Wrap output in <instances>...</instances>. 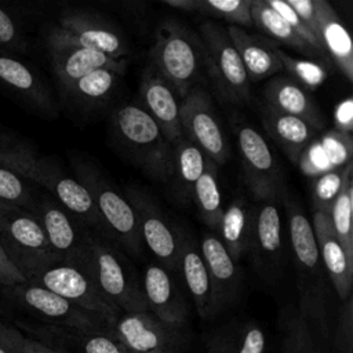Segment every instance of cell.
Returning <instances> with one entry per match:
<instances>
[{"instance_id": "6da1fadb", "label": "cell", "mask_w": 353, "mask_h": 353, "mask_svg": "<svg viewBox=\"0 0 353 353\" xmlns=\"http://www.w3.org/2000/svg\"><path fill=\"white\" fill-rule=\"evenodd\" d=\"M288 233L298 284V312L325 349L331 343V284L323 268L312 222L294 201L285 203Z\"/></svg>"}, {"instance_id": "7a4b0ae2", "label": "cell", "mask_w": 353, "mask_h": 353, "mask_svg": "<svg viewBox=\"0 0 353 353\" xmlns=\"http://www.w3.org/2000/svg\"><path fill=\"white\" fill-rule=\"evenodd\" d=\"M113 134L121 150L145 174L157 181L171 179L174 146L142 106L127 103L117 108Z\"/></svg>"}, {"instance_id": "3957f363", "label": "cell", "mask_w": 353, "mask_h": 353, "mask_svg": "<svg viewBox=\"0 0 353 353\" xmlns=\"http://www.w3.org/2000/svg\"><path fill=\"white\" fill-rule=\"evenodd\" d=\"M150 59L152 69L183 99L204 68L203 41L199 33L182 22L167 18L156 29Z\"/></svg>"}, {"instance_id": "277c9868", "label": "cell", "mask_w": 353, "mask_h": 353, "mask_svg": "<svg viewBox=\"0 0 353 353\" xmlns=\"http://www.w3.org/2000/svg\"><path fill=\"white\" fill-rule=\"evenodd\" d=\"M0 247L25 276L59 263L37 218L28 210L0 201Z\"/></svg>"}, {"instance_id": "5b68a950", "label": "cell", "mask_w": 353, "mask_h": 353, "mask_svg": "<svg viewBox=\"0 0 353 353\" xmlns=\"http://www.w3.org/2000/svg\"><path fill=\"white\" fill-rule=\"evenodd\" d=\"M90 277L106 301L121 313L148 310L142 285L127 259L116 247L95 234L91 239Z\"/></svg>"}, {"instance_id": "8992f818", "label": "cell", "mask_w": 353, "mask_h": 353, "mask_svg": "<svg viewBox=\"0 0 353 353\" xmlns=\"http://www.w3.org/2000/svg\"><path fill=\"white\" fill-rule=\"evenodd\" d=\"M199 36L204 47V68L218 97L232 103L248 102L250 80L226 28L205 21L200 25Z\"/></svg>"}, {"instance_id": "52a82bcc", "label": "cell", "mask_w": 353, "mask_h": 353, "mask_svg": "<svg viewBox=\"0 0 353 353\" xmlns=\"http://www.w3.org/2000/svg\"><path fill=\"white\" fill-rule=\"evenodd\" d=\"M74 171L77 181L90 193L109 237L121 244L128 252L134 255L142 254L143 243L130 201L92 165L76 164Z\"/></svg>"}, {"instance_id": "ba28073f", "label": "cell", "mask_w": 353, "mask_h": 353, "mask_svg": "<svg viewBox=\"0 0 353 353\" xmlns=\"http://www.w3.org/2000/svg\"><path fill=\"white\" fill-rule=\"evenodd\" d=\"M48 47H81L113 59H124L130 52L124 33L114 23L83 10H69L61 15L59 26L48 33Z\"/></svg>"}, {"instance_id": "9c48e42d", "label": "cell", "mask_w": 353, "mask_h": 353, "mask_svg": "<svg viewBox=\"0 0 353 353\" xmlns=\"http://www.w3.org/2000/svg\"><path fill=\"white\" fill-rule=\"evenodd\" d=\"M30 212L40 222L59 263L77 268L90 277L92 233L54 200L36 201Z\"/></svg>"}, {"instance_id": "30bf717a", "label": "cell", "mask_w": 353, "mask_h": 353, "mask_svg": "<svg viewBox=\"0 0 353 353\" xmlns=\"http://www.w3.org/2000/svg\"><path fill=\"white\" fill-rule=\"evenodd\" d=\"M17 170L30 182L46 188L55 197L57 203L83 225L101 229L109 237L90 193L77 179L66 176L57 164L47 159L36 157L30 150L18 164Z\"/></svg>"}, {"instance_id": "8fae6325", "label": "cell", "mask_w": 353, "mask_h": 353, "mask_svg": "<svg viewBox=\"0 0 353 353\" xmlns=\"http://www.w3.org/2000/svg\"><path fill=\"white\" fill-rule=\"evenodd\" d=\"M4 292L11 302L43 324L83 330H112L101 316L69 302L41 285L26 281L4 288Z\"/></svg>"}, {"instance_id": "7c38bea8", "label": "cell", "mask_w": 353, "mask_h": 353, "mask_svg": "<svg viewBox=\"0 0 353 353\" xmlns=\"http://www.w3.org/2000/svg\"><path fill=\"white\" fill-rule=\"evenodd\" d=\"M237 148L240 153L244 181L258 201H276L285 196L284 176L269 143L251 125H236Z\"/></svg>"}, {"instance_id": "4fadbf2b", "label": "cell", "mask_w": 353, "mask_h": 353, "mask_svg": "<svg viewBox=\"0 0 353 353\" xmlns=\"http://www.w3.org/2000/svg\"><path fill=\"white\" fill-rule=\"evenodd\" d=\"M183 135L192 141L218 167L229 159L230 149L226 135L215 114L208 92L201 85H194L179 106Z\"/></svg>"}, {"instance_id": "5bb4252c", "label": "cell", "mask_w": 353, "mask_h": 353, "mask_svg": "<svg viewBox=\"0 0 353 353\" xmlns=\"http://www.w3.org/2000/svg\"><path fill=\"white\" fill-rule=\"evenodd\" d=\"M313 32L324 52L341 73L353 80V44L350 34L327 0H285Z\"/></svg>"}, {"instance_id": "9a60e30c", "label": "cell", "mask_w": 353, "mask_h": 353, "mask_svg": "<svg viewBox=\"0 0 353 353\" xmlns=\"http://www.w3.org/2000/svg\"><path fill=\"white\" fill-rule=\"evenodd\" d=\"M112 331L128 353H181L188 343L185 327L168 324L149 310L121 313Z\"/></svg>"}, {"instance_id": "2e32d148", "label": "cell", "mask_w": 353, "mask_h": 353, "mask_svg": "<svg viewBox=\"0 0 353 353\" xmlns=\"http://www.w3.org/2000/svg\"><path fill=\"white\" fill-rule=\"evenodd\" d=\"M137 216L138 230L143 245L154 255L161 268L170 273L179 270V230L167 219L153 199L138 188L125 190Z\"/></svg>"}, {"instance_id": "e0dca14e", "label": "cell", "mask_w": 353, "mask_h": 353, "mask_svg": "<svg viewBox=\"0 0 353 353\" xmlns=\"http://www.w3.org/2000/svg\"><path fill=\"white\" fill-rule=\"evenodd\" d=\"M28 283L41 285L69 302L101 316L110 327L121 314L106 301L91 277L70 265L54 263L33 274Z\"/></svg>"}, {"instance_id": "ac0fdd59", "label": "cell", "mask_w": 353, "mask_h": 353, "mask_svg": "<svg viewBox=\"0 0 353 353\" xmlns=\"http://www.w3.org/2000/svg\"><path fill=\"white\" fill-rule=\"evenodd\" d=\"M200 252L204 259L212 290L214 317L232 307L243 288V276L219 237L214 233H203Z\"/></svg>"}, {"instance_id": "d6986e66", "label": "cell", "mask_w": 353, "mask_h": 353, "mask_svg": "<svg viewBox=\"0 0 353 353\" xmlns=\"http://www.w3.org/2000/svg\"><path fill=\"white\" fill-rule=\"evenodd\" d=\"M248 252L254 263L266 279H276L283 268L281 218L276 201L266 200L256 208L255 225Z\"/></svg>"}, {"instance_id": "ffe728a7", "label": "cell", "mask_w": 353, "mask_h": 353, "mask_svg": "<svg viewBox=\"0 0 353 353\" xmlns=\"http://www.w3.org/2000/svg\"><path fill=\"white\" fill-rule=\"evenodd\" d=\"M139 95L143 110L154 120L167 141L174 146L182 137L181 99L174 88L152 68L142 74Z\"/></svg>"}, {"instance_id": "44dd1931", "label": "cell", "mask_w": 353, "mask_h": 353, "mask_svg": "<svg viewBox=\"0 0 353 353\" xmlns=\"http://www.w3.org/2000/svg\"><path fill=\"white\" fill-rule=\"evenodd\" d=\"M33 334L47 346L59 353H128L113 331L83 330L55 325H32Z\"/></svg>"}, {"instance_id": "7402d4cb", "label": "cell", "mask_w": 353, "mask_h": 353, "mask_svg": "<svg viewBox=\"0 0 353 353\" xmlns=\"http://www.w3.org/2000/svg\"><path fill=\"white\" fill-rule=\"evenodd\" d=\"M142 291L150 313L168 324L186 325L188 303L168 270L157 263L146 266Z\"/></svg>"}, {"instance_id": "603a6c76", "label": "cell", "mask_w": 353, "mask_h": 353, "mask_svg": "<svg viewBox=\"0 0 353 353\" xmlns=\"http://www.w3.org/2000/svg\"><path fill=\"white\" fill-rule=\"evenodd\" d=\"M312 226L325 274L336 296L343 302L352 295L353 262L341 247L328 215L313 212Z\"/></svg>"}, {"instance_id": "cb8c5ba5", "label": "cell", "mask_w": 353, "mask_h": 353, "mask_svg": "<svg viewBox=\"0 0 353 353\" xmlns=\"http://www.w3.org/2000/svg\"><path fill=\"white\" fill-rule=\"evenodd\" d=\"M266 106L309 123L317 131L325 125V117L309 91L288 76L270 79L263 88Z\"/></svg>"}, {"instance_id": "d4e9b609", "label": "cell", "mask_w": 353, "mask_h": 353, "mask_svg": "<svg viewBox=\"0 0 353 353\" xmlns=\"http://www.w3.org/2000/svg\"><path fill=\"white\" fill-rule=\"evenodd\" d=\"M179 272L185 280L196 310L203 320L214 317L212 290L210 276L197 243L179 230Z\"/></svg>"}, {"instance_id": "484cf974", "label": "cell", "mask_w": 353, "mask_h": 353, "mask_svg": "<svg viewBox=\"0 0 353 353\" xmlns=\"http://www.w3.org/2000/svg\"><path fill=\"white\" fill-rule=\"evenodd\" d=\"M51 62L63 90L97 69H110L121 76L127 65L124 59H113L102 52L81 47L52 48Z\"/></svg>"}, {"instance_id": "4316f807", "label": "cell", "mask_w": 353, "mask_h": 353, "mask_svg": "<svg viewBox=\"0 0 353 353\" xmlns=\"http://www.w3.org/2000/svg\"><path fill=\"white\" fill-rule=\"evenodd\" d=\"M226 32L240 55L250 83L272 77L283 69L276 52L277 46L273 41L254 36L233 25H229Z\"/></svg>"}, {"instance_id": "83f0119b", "label": "cell", "mask_w": 353, "mask_h": 353, "mask_svg": "<svg viewBox=\"0 0 353 353\" xmlns=\"http://www.w3.org/2000/svg\"><path fill=\"white\" fill-rule=\"evenodd\" d=\"M207 353H266L268 336L254 320H230L207 338Z\"/></svg>"}, {"instance_id": "f1b7e54d", "label": "cell", "mask_w": 353, "mask_h": 353, "mask_svg": "<svg viewBox=\"0 0 353 353\" xmlns=\"http://www.w3.org/2000/svg\"><path fill=\"white\" fill-rule=\"evenodd\" d=\"M255 215L256 207L251 205L244 197L234 199L226 208H223L218 229L221 236L219 240L234 262L250 250Z\"/></svg>"}, {"instance_id": "f546056e", "label": "cell", "mask_w": 353, "mask_h": 353, "mask_svg": "<svg viewBox=\"0 0 353 353\" xmlns=\"http://www.w3.org/2000/svg\"><path fill=\"white\" fill-rule=\"evenodd\" d=\"M262 123L268 135L283 149L292 163H296L303 149L319 132L305 120L277 112L265 105Z\"/></svg>"}, {"instance_id": "4dcf8cb0", "label": "cell", "mask_w": 353, "mask_h": 353, "mask_svg": "<svg viewBox=\"0 0 353 353\" xmlns=\"http://www.w3.org/2000/svg\"><path fill=\"white\" fill-rule=\"evenodd\" d=\"M0 81L43 110H52V101L32 69L10 55L0 54Z\"/></svg>"}, {"instance_id": "1f68e13d", "label": "cell", "mask_w": 353, "mask_h": 353, "mask_svg": "<svg viewBox=\"0 0 353 353\" xmlns=\"http://www.w3.org/2000/svg\"><path fill=\"white\" fill-rule=\"evenodd\" d=\"M207 160L201 149L185 135L174 145V167L170 181L181 199H192L193 186L203 174Z\"/></svg>"}, {"instance_id": "d6a6232c", "label": "cell", "mask_w": 353, "mask_h": 353, "mask_svg": "<svg viewBox=\"0 0 353 353\" xmlns=\"http://www.w3.org/2000/svg\"><path fill=\"white\" fill-rule=\"evenodd\" d=\"M192 200L194 201L203 222L212 232L218 233L223 205L218 178V165L211 159L207 160L203 174L193 186Z\"/></svg>"}, {"instance_id": "836d02e7", "label": "cell", "mask_w": 353, "mask_h": 353, "mask_svg": "<svg viewBox=\"0 0 353 353\" xmlns=\"http://www.w3.org/2000/svg\"><path fill=\"white\" fill-rule=\"evenodd\" d=\"M251 19L265 34L270 36L276 41L288 46L306 57L321 58L307 43H305L290 26L288 23L272 10L265 0H251Z\"/></svg>"}, {"instance_id": "e575fe53", "label": "cell", "mask_w": 353, "mask_h": 353, "mask_svg": "<svg viewBox=\"0 0 353 353\" xmlns=\"http://www.w3.org/2000/svg\"><path fill=\"white\" fill-rule=\"evenodd\" d=\"M352 212H353V163L350 161L345 165V176H343L342 188L331 207L328 216L341 247L343 248L349 261L353 262Z\"/></svg>"}, {"instance_id": "d590c367", "label": "cell", "mask_w": 353, "mask_h": 353, "mask_svg": "<svg viewBox=\"0 0 353 353\" xmlns=\"http://www.w3.org/2000/svg\"><path fill=\"white\" fill-rule=\"evenodd\" d=\"M280 353H324L309 325L294 306H287L279 317Z\"/></svg>"}, {"instance_id": "8d00e7d4", "label": "cell", "mask_w": 353, "mask_h": 353, "mask_svg": "<svg viewBox=\"0 0 353 353\" xmlns=\"http://www.w3.org/2000/svg\"><path fill=\"white\" fill-rule=\"evenodd\" d=\"M120 74L110 69H97L65 88L66 94L83 105H99L114 90Z\"/></svg>"}, {"instance_id": "74e56055", "label": "cell", "mask_w": 353, "mask_h": 353, "mask_svg": "<svg viewBox=\"0 0 353 353\" xmlns=\"http://www.w3.org/2000/svg\"><path fill=\"white\" fill-rule=\"evenodd\" d=\"M0 201L30 211L36 203L30 181L15 167L0 163Z\"/></svg>"}, {"instance_id": "f35d334b", "label": "cell", "mask_w": 353, "mask_h": 353, "mask_svg": "<svg viewBox=\"0 0 353 353\" xmlns=\"http://www.w3.org/2000/svg\"><path fill=\"white\" fill-rule=\"evenodd\" d=\"M277 57L281 62V66L292 76L298 84L305 87L307 91L320 87L327 79V69L324 63L316 62L313 59H299L288 55L279 47H276Z\"/></svg>"}, {"instance_id": "ab89813d", "label": "cell", "mask_w": 353, "mask_h": 353, "mask_svg": "<svg viewBox=\"0 0 353 353\" xmlns=\"http://www.w3.org/2000/svg\"><path fill=\"white\" fill-rule=\"evenodd\" d=\"M251 0H199L197 12L228 21L233 26H251Z\"/></svg>"}, {"instance_id": "60d3db41", "label": "cell", "mask_w": 353, "mask_h": 353, "mask_svg": "<svg viewBox=\"0 0 353 353\" xmlns=\"http://www.w3.org/2000/svg\"><path fill=\"white\" fill-rule=\"evenodd\" d=\"M345 176V167L338 170H331L314 179L312 189V204L314 212H321L330 215L331 207L342 188Z\"/></svg>"}, {"instance_id": "b9f144b4", "label": "cell", "mask_w": 353, "mask_h": 353, "mask_svg": "<svg viewBox=\"0 0 353 353\" xmlns=\"http://www.w3.org/2000/svg\"><path fill=\"white\" fill-rule=\"evenodd\" d=\"M317 139L330 163L331 170L343 168L347 163L352 161L353 141L350 134H345L332 128L323 132Z\"/></svg>"}, {"instance_id": "7bdbcfd3", "label": "cell", "mask_w": 353, "mask_h": 353, "mask_svg": "<svg viewBox=\"0 0 353 353\" xmlns=\"http://www.w3.org/2000/svg\"><path fill=\"white\" fill-rule=\"evenodd\" d=\"M331 334L336 353H353V295L341 303L336 324Z\"/></svg>"}, {"instance_id": "ee69618b", "label": "cell", "mask_w": 353, "mask_h": 353, "mask_svg": "<svg viewBox=\"0 0 353 353\" xmlns=\"http://www.w3.org/2000/svg\"><path fill=\"white\" fill-rule=\"evenodd\" d=\"M268 3V6L274 10L287 23L288 26L305 41L307 43L320 57L321 59H330L327 57V54L324 52L321 44L319 43V40L316 39V36L313 34V32L307 28V25L301 19V17L287 4L285 0H265Z\"/></svg>"}, {"instance_id": "f6af8a7d", "label": "cell", "mask_w": 353, "mask_h": 353, "mask_svg": "<svg viewBox=\"0 0 353 353\" xmlns=\"http://www.w3.org/2000/svg\"><path fill=\"white\" fill-rule=\"evenodd\" d=\"M301 171L310 178H317L328 171H331L330 163L320 146L319 139H313L301 153L298 161Z\"/></svg>"}, {"instance_id": "bcb514c9", "label": "cell", "mask_w": 353, "mask_h": 353, "mask_svg": "<svg viewBox=\"0 0 353 353\" xmlns=\"http://www.w3.org/2000/svg\"><path fill=\"white\" fill-rule=\"evenodd\" d=\"M0 353H29V338L18 328L0 323Z\"/></svg>"}, {"instance_id": "7dc6e473", "label": "cell", "mask_w": 353, "mask_h": 353, "mask_svg": "<svg viewBox=\"0 0 353 353\" xmlns=\"http://www.w3.org/2000/svg\"><path fill=\"white\" fill-rule=\"evenodd\" d=\"M0 46L12 50L23 48L22 36L21 32L18 30L17 23L10 17V14L3 8H0Z\"/></svg>"}, {"instance_id": "c3c4849f", "label": "cell", "mask_w": 353, "mask_h": 353, "mask_svg": "<svg viewBox=\"0 0 353 353\" xmlns=\"http://www.w3.org/2000/svg\"><path fill=\"white\" fill-rule=\"evenodd\" d=\"M29 152L30 149L26 145L0 134V163H6L17 168Z\"/></svg>"}, {"instance_id": "681fc988", "label": "cell", "mask_w": 353, "mask_h": 353, "mask_svg": "<svg viewBox=\"0 0 353 353\" xmlns=\"http://www.w3.org/2000/svg\"><path fill=\"white\" fill-rule=\"evenodd\" d=\"M23 283H26L25 276L15 268V265L8 259L0 247V287L8 288Z\"/></svg>"}, {"instance_id": "f907efd6", "label": "cell", "mask_w": 353, "mask_h": 353, "mask_svg": "<svg viewBox=\"0 0 353 353\" xmlns=\"http://www.w3.org/2000/svg\"><path fill=\"white\" fill-rule=\"evenodd\" d=\"M334 121H335V130L350 134L353 128V99L352 97L345 98L341 101L334 112Z\"/></svg>"}, {"instance_id": "816d5d0a", "label": "cell", "mask_w": 353, "mask_h": 353, "mask_svg": "<svg viewBox=\"0 0 353 353\" xmlns=\"http://www.w3.org/2000/svg\"><path fill=\"white\" fill-rule=\"evenodd\" d=\"M163 4L186 12H197L199 0H163Z\"/></svg>"}, {"instance_id": "f5cc1de1", "label": "cell", "mask_w": 353, "mask_h": 353, "mask_svg": "<svg viewBox=\"0 0 353 353\" xmlns=\"http://www.w3.org/2000/svg\"><path fill=\"white\" fill-rule=\"evenodd\" d=\"M29 353H59V352L54 350L52 347L47 346L40 341L29 338Z\"/></svg>"}, {"instance_id": "db71d44e", "label": "cell", "mask_w": 353, "mask_h": 353, "mask_svg": "<svg viewBox=\"0 0 353 353\" xmlns=\"http://www.w3.org/2000/svg\"><path fill=\"white\" fill-rule=\"evenodd\" d=\"M150 353H175V352H150Z\"/></svg>"}]
</instances>
